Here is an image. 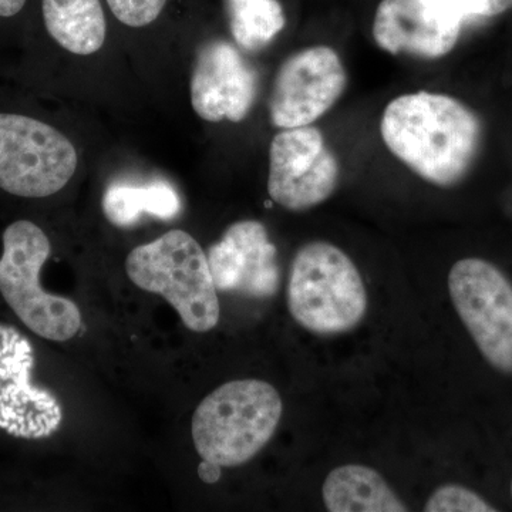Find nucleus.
Returning a JSON list of instances; mask_svg holds the SVG:
<instances>
[{"label": "nucleus", "mask_w": 512, "mask_h": 512, "mask_svg": "<svg viewBox=\"0 0 512 512\" xmlns=\"http://www.w3.org/2000/svg\"><path fill=\"white\" fill-rule=\"evenodd\" d=\"M340 168L319 128H284L269 148L268 192L285 210H311L328 200L339 183Z\"/></svg>", "instance_id": "7"}, {"label": "nucleus", "mask_w": 512, "mask_h": 512, "mask_svg": "<svg viewBox=\"0 0 512 512\" xmlns=\"http://www.w3.org/2000/svg\"><path fill=\"white\" fill-rule=\"evenodd\" d=\"M225 5L232 37L242 49H264L285 28L279 0H225Z\"/></svg>", "instance_id": "16"}, {"label": "nucleus", "mask_w": 512, "mask_h": 512, "mask_svg": "<svg viewBox=\"0 0 512 512\" xmlns=\"http://www.w3.org/2000/svg\"><path fill=\"white\" fill-rule=\"evenodd\" d=\"M464 26L447 0H382L373 37L390 55L440 59L457 46Z\"/></svg>", "instance_id": "10"}, {"label": "nucleus", "mask_w": 512, "mask_h": 512, "mask_svg": "<svg viewBox=\"0 0 512 512\" xmlns=\"http://www.w3.org/2000/svg\"><path fill=\"white\" fill-rule=\"evenodd\" d=\"M190 92L192 109L202 120L239 123L254 107L258 77L237 47L211 40L197 52Z\"/></svg>", "instance_id": "11"}, {"label": "nucleus", "mask_w": 512, "mask_h": 512, "mask_svg": "<svg viewBox=\"0 0 512 512\" xmlns=\"http://www.w3.org/2000/svg\"><path fill=\"white\" fill-rule=\"evenodd\" d=\"M33 366L32 343L0 325V429L18 439H46L63 421L59 400L33 383Z\"/></svg>", "instance_id": "9"}, {"label": "nucleus", "mask_w": 512, "mask_h": 512, "mask_svg": "<svg viewBox=\"0 0 512 512\" xmlns=\"http://www.w3.org/2000/svg\"><path fill=\"white\" fill-rule=\"evenodd\" d=\"M207 258L218 292L264 299L279 291L278 251L259 221L232 224L208 249Z\"/></svg>", "instance_id": "12"}, {"label": "nucleus", "mask_w": 512, "mask_h": 512, "mask_svg": "<svg viewBox=\"0 0 512 512\" xmlns=\"http://www.w3.org/2000/svg\"><path fill=\"white\" fill-rule=\"evenodd\" d=\"M117 20L130 28H144L161 15L167 0H106Z\"/></svg>", "instance_id": "18"}, {"label": "nucleus", "mask_w": 512, "mask_h": 512, "mask_svg": "<svg viewBox=\"0 0 512 512\" xmlns=\"http://www.w3.org/2000/svg\"><path fill=\"white\" fill-rule=\"evenodd\" d=\"M104 217L114 227L136 225L143 215L163 221L178 217L183 210L180 194L167 181L148 184H111L101 201Z\"/></svg>", "instance_id": "15"}, {"label": "nucleus", "mask_w": 512, "mask_h": 512, "mask_svg": "<svg viewBox=\"0 0 512 512\" xmlns=\"http://www.w3.org/2000/svg\"><path fill=\"white\" fill-rule=\"evenodd\" d=\"M448 292L481 355L500 372L512 373L510 279L485 259H461L448 274Z\"/></svg>", "instance_id": "6"}, {"label": "nucleus", "mask_w": 512, "mask_h": 512, "mask_svg": "<svg viewBox=\"0 0 512 512\" xmlns=\"http://www.w3.org/2000/svg\"><path fill=\"white\" fill-rule=\"evenodd\" d=\"M126 272L138 288L163 296L192 332H210L220 322L207 254L183 229H171L134 248L127 256Z\"/></svg>", "instance_id": "3"}, {"label": "nucleus", "mask_w": 512, "mask_h": 512, "mask_svg": "<svg viewBox=\"0 0 512 512\" xmlns=\"http://www.w3.org/2000/svg\"><path fill=\"white\" fill-rule=\"evenodd\" d=\"M511 494H512V481H511Z\"/></svg>", "instance_id": "22"}, {"label": "nucleus", "mask_w": 512, "mask_h": 512, "mask_svg": "<svg viewBox=\"0 0 512 512\" xmlns=\"http://www.w3.org/2000/svg\"><path fill=\"white\" fill-rule=\"evenodd\" d=\"M454 2L463 13L467 25L480 20L493 19L512 10V0H454Z\"/></svg>", "instance_id": "19"}, {"label": "nucleus", "mask_w": 512, "mask_h": 512, "mask_svg": "<svg viewBox=\"0 0 512 512\" xmlns=\"http://www.w3.org/2000/svg\"><path fill=\"white\" fill-rule=\"evenodd\" d=\"M28 0H0V20H12L22 15Z\"/></svg>", "instance_id": "20"}, {"label": "nucleus", "mask_w": 512, "mask_h": 512, "mask_svg": "<svg viewBox=\"0 0 512 512\" xmlns=\"http://www.w3.org/2000/svg\"><path fill=\"white\" fill-rule=\"evenodd\" d=\"M426 512H494L487 501L474 491L457 484L437 488L424 507Z\"/></svg>", "instance_id": "17"}, {"label": "nucleus", "mask_w": 512, "mask_h": 512, "mask_svg": "<svg viewBox=\"0 0 512 512\" xmlns=\"http://www.w3.org/2000/svg\"><path fill=\"white\" fill-rule=\"evenodd\" d=\"M288 308L303 329L320 336L340 335L365 318L366 286L342 249L325 241L309 242L292 261Z\"/></svg>", "instance_id": "4"}, {"label": "nucleus", "mask_w": 512, "mask_h": 512, "mask_svg": "<svg viewBox=\"0 0 512 512\" xmlns=\"http://www.w3.org/2000/svg\"><path fill=\"white\" fill-rule=\"evenodd\" d=\"M40 15L47 36L73 55H93L106 42L100 0H40Z\"/></svg>", "instance_id": "13"}, {"label": "nucleus", "mask_w": 512, "mask_h": 512, "mask_svg": "<svg viewBox=\"0 0 512 512\" xmlns=\"http://www.w3.org/2000/svg\"><path fill=\"white\" fill-rule=\"evenodd\" d=\"M330 512H406L403 501L373 468L346 464L330 471L322 487Z\"/></svg>", "instance_id": "14"}, {"label": "nucleus", "mask_w": 512, "mask_h": 512, "mask_svg": "<svg viewBox=\"0 0 512 512\" xmlns=\"http://www.w3.org/2000/svg\"><path fill=\"white\" fill-rule=\"evenodd\" d=\"M0 293L32 332L53 342H67L82 329L79 306L46 292L40 284L43 266L52 254L45 231L29 220H18L2 235Z\"/></svg>", "instance_id": "5"}, {"label": "nucleus", "mask_w": 512, "mask_h": 512, "mask_svg": "<svg viewBox=\"0 0 512 512\" xmlns=\"http://www.w3.org/2000/svg\"><path fill=\"white\" fill-rule=\"evenodd\" d=\"M346 84L345 66L332 47H309L289 56L269 97L271 123L279 128L311 126L338 103Z\"/></svg>", "instance_id": "8"}, {"label": "nucleus", "mask_w": 512, "mask_h": 512, "mask_svg": "<svg viewBox=\"0 0 512 512\" xmlns=\"http://www.w3.org/2000/svg\"><path fill=\"white\" fill-rule=\"evenodd\" d=\"M221 466L210 463V461L202 460L200 468H198V474L204 483L214 484L217 483L221 478Z\"/></svg>", "instance_id": "21"}, {"label": "nucleus", "mask_w": 512, "mask_h": 512, "mask_svg": "<svg viewBox=\"0 0 512 512\" xmlns=\"http://www.w3.org/2000/svg\"><path fill=\"white\" fill-rule=\"evenodd\" d=\"M282 413L278 390L264 380L222 384L192 416L195 450L202 460L222 468L242 466L271 441Z\"/></svg>", "instance_id": "2"}, {"label": "nucleus", "mask_w": 512, "mask_h": 512, "mask_svg": "<svg viewBox=\"0 0 512 512\" xmlns=\"http://www.w3.org/2000/svg\"><path fill=\"white\" fill-rule=\"evenodd\" d=\"M387 148L427 183L454 187L476 163L483 124L467 104L447 94H403L380 121Z\"/></svg>", "instance_id": "1"}]
</instances>
